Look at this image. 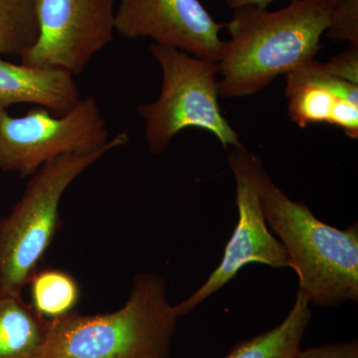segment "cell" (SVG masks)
Wrapping results in <instances>:
<instances>
[{"mask_svg": "<svg viewBox=\"0 0 358 358\" xmlns=\"http://www.w3.org/2000/svg\"><path fill=\"white\" fill-rule=\"evenodd\" d=\"M327 36L358 44V0H333Z\"/></svg>", "mask_w": 358, "mask_h": 358, "instance_id": "obj_16", "label": "cell"}, {"mask_svg": "<svg viewBox=\"0 0 358 358\" xmlns=\"http://www.w3.org/2000/svg\"><path fill=\"white\" fill-rule=\"evenodd\" d=\"M294 358H358L357 339L350 343H334L300 350Z\"/></svg>", "mask_w": 358, "mask_h": 358, "instance_id": "obj_18", "label": "cell"}, {"mask_svg": "<svg viewBox=\"0 0 358 358\" xmlns=\"http://www.w3.org/2000/svg\"><path fill=\"white\" fill-rule=\"evenodd\" d=\"M225 26L199 0H120L115 10L117 34L129 39L148 37L216 63L225 44L219 33Z\"/></svg>", "mask_w": 358, "mask_h": 358, "instance_id": "obj_9", "label": "cell"}, {"mask_svg": "<svg viewBox=\"0 0 358 358\" xmlns=\"http://www.w3.org/2000/svg\"><path fill=\"white\" fill-rule=\"evenodd\" d=\"M28 285L33 308L46 319H57L75 310L80 298L79 285L66 271H37Z\"/></svg>", "mask_w": 358, "mask_h": 358, "instance_id": "obj_14", "label": "cell"}, {"mask_svg": "<svg viewBox=\"0 0 358 358\" xmlns=\"http://www.w3.org/2000/svg\"><path fill=\"white\" fill-rule=\"evenodd\" d=\"M258 192L266 221L280 238L299 279V291L317 307L358 301V224L338 229L294 201L261 167Z\"/></svg>", "mask_w": 358, "mask_h": 358, "instance_id": "obj_3", "label": "cell"}, {"mask_svg": "<svg viewBox=\"0 0 358 358\" xmlns=\"http://www.w3.org/2000/svg\"><path fill=\"white\" fill-rule=\"evenodd\" d=\"M348 45L346 50L334 56L326 64L336 76L358 84V44Z\"/></svg>", "mask_w": 358, "mask_h": 358, "instance_id": "obj_17", "label": "cell"}, {"mask_svg": "<svg viewBox=\"0 0 358 358\" xmlns=\"http://www.w3.org/2000/svg\"><path fill=\"white\" fill-rule=\"evenodd\" d=\"M150 50L162 69V85L155 102L138 108L148 150L166 152L176 134L190 128L209 131L226 150L239 145V134L219 106L217 63L157 43Z\"/></svg>", "mask_w": 358, "mask_h": 358, "instance_id": "obj_5", "label": "cell"}, {"mask_svg": "<svg viewBox=\"0 0 358 358\" xmlns=\"http://www.w3.org/2000/svg\"><path fill=\"white\" fill-rule=\"evenodd\" d=\"M95 96L82 98L63 115L35 107L22 117L0 108V169L31 176L47 162L65 155L93 152L110 143Z\"/></svg>", "mask_w": 358, "mask_h": 358, "instance_id": "obj_6", "label": "cell"}, {"mask_svg": "<svg viewBox=\"0 0 358 358\" xmlns=\"http://www.w3.org/2000/svg\"><path fill=\"white\" fill-rule=\"evenodd\" d=\"M74 75L52 67L13 64L0 58V108L34 103L63 115L81 101Z\"/></svg>", "mask_w": 358, "mask_h": 358, "instance_id": "obj_11", "label": "cell"}, {"mask_svg": "<svg viewBox=\"0 0 358 358\" xmlns=\"http://www.w3.org/2000/svg\"><path fill=\"white\" fill-rule=\"evenodd\" d=\"M38 37L35 0H0V55H22Z\"/></svg>", "mask_w": 358, "mask_h": 358, "instance_id": "obj_15", "label": "cell"}, {"mask_svg": "<svg viewBox=\"0 0 358 358\" xmlns=\"http://www.w3.org/2000/svg\"><path fill=\"white\" fill-rule=\"evenodd\" d=\"M129 141L124 131L93 152L62 155L30 176L20 201L0 220V292L22 296L60 224L59 207L75 179Z\"/></svg>", "mask_w": 358, "mask_h": 358, "instance_id": "obj_4", "label": "cell"}, {"mask_svg": "<svg viewBox=\"0 0 358 358\" xmlns=\"http://www.w3.org/2000/svg\"><path fill=\"white\" fill-rule=\"evenodd\" d=\"M312 317L310 301L298 291L293 308L279 326L240 341L224 358H294Z\"/></svg>", "mask_w": 358, "mask_h": 358, "instance_id": "obj_13", "label": "cell"}, {"mask_svg": "<svg viewBox=\"0 0 358 358\" xmlns=\"http://www.w3.org/2000/svg\"><path fill=\"white\" fill-rule=\"evenodd\" d=\"M50 320L22 296L0 292V358H41Z\"/></svg>", "mask_w": 358, "mask_h": 358, "instance_id": "obj_12", "label": "cell"}, {"mask_svg": "<svg viewBox=\"0 0 358 358\" xmlns=\"http://www.w3.org/2000/svg\"><path fill=\"white\" fill-rule=\"evenodd\" d=\"M38 37L21 63L79 75L114 40L117 0H35Z\"/></svg>", "mask_w": 358, "mask_h": 358, "instance_id": "obj_8", "label": "cell"}, {"mask_svg": "<svg viewBox=\"0 0 358 358\" xmlns=\"http://www.w3.org/2000/svg\"><path fill=\"white\" fill-rule=\"evenodd\" d=\"M179 317L166 280L141 273L120 310L95 315L73 310L50 320L41 358H169Z\"/></svg>", "mask_w": 358, "mask_h": 358, "instance_id": "obj_2", "label": "cell"}, {"mask_svg": "<svg viewBox=\"0 0 358 358\" xmlns=\"http://www.w3.org/2000/svg\"><path fill=\"white\" fill-rule=\"evenodd\" d=\"M228 152V162L236 181L238 223L226 245L222 261L199 289L176 306L179 317L187 315L223 288L249 264L289 268L293 264L280 240L271 233L261 205L258 173L262 162L242 143Z\"/></svg>", "mask_w": 358, "mask_h": 358, "instance_id": "obj_7", "label": "cell"}, {"mask_svg": "<svg viewBox=\"0 0 358 358\" xmlns=\"http://www.w3.org/2000/svg\"><path fill=\"white\" fill-rule=\"evenodd\" d=\"M292 121L303 129L329 124L358 138V84L341 79L315 59L287 74L285 90Z\"/></svg>", "mask_w": 358, "mask_h": 358, "instance_id": "obj_10", "label": "cell"}, {"mask_svg": "<svg viewBox=\"0 0 358 358\" xmlns=\"http://www.w3.org/2000/svg\"><path fill=\"white\" fill-rule=\"evenodd\" d=\"M333 0H298L277 11L233 9L217 62L219 96L255 95L282 74L313 60L329 24Z\"/></svg>", "mask_w": 358, "mask_h": 358, "instance_id": "obj_1", "label": "cell"}, {"mask_svg": "<svg viewBox=\"0 0 358 358\" xmlns=\"http://www.w3.org/2000/svg\"><path fill=\"white\" fill-rule=\"evenodd\" d=\"M230 8L236 9L242 6H253L259 8L267 9L271 2L275 0H224ZM298 1V0H291V2Z\"/></svg>", "mask_w": 358, "mask_h": 358, "instance_id": "obj_19", "label": "cell"}]
</instances>
